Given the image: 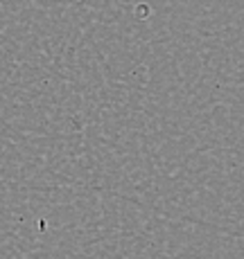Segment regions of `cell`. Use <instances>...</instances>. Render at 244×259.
Masks as SVG:
<instances>
[]
</instances>
